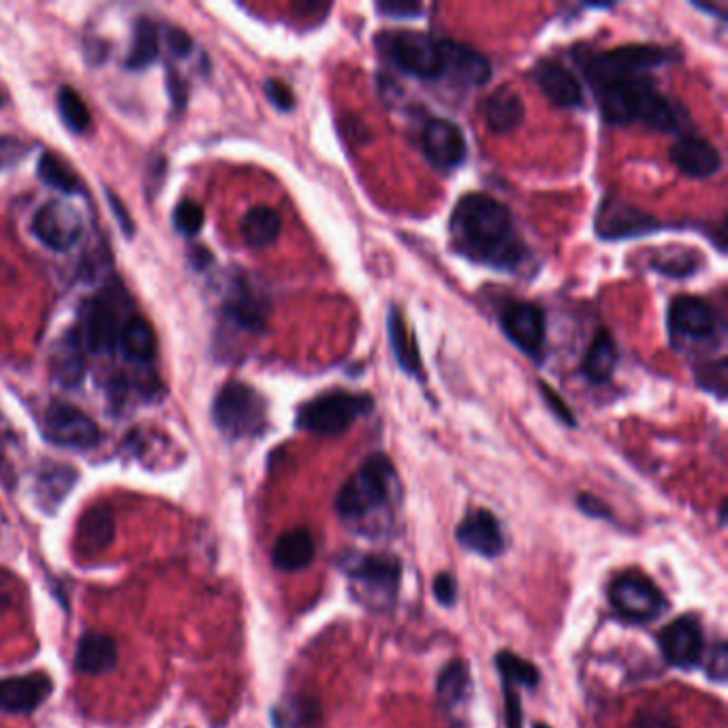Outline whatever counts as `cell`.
I'll return each instance as SVG.
<instances>
[{"label":"cell","instance_id":"obj_38","mask_svg":"<svg viewBox=\"0 0 728 728\" xmlns=\"http://www.w3.org/2000/svg\"><path fill=\"white\" fill-rule=\"evenodd\" d=\"M319 705L310 699H297L285 709H278L276 716H281L276 723L278 727L299 728L314 725L319 720Z\"/></svg>","mask_w":728,"mask_h":728},{"label":"cell","instance_id":"obj_49","mask_svg":"<svg viewBox=\"0 0 728 728\" xmlns=\"http://www.w3.org/2000/svg\"><path fill=\"white\" fill-rule=\"evenodd\" d=\"M434 596L442 607H453L457 602V582L451 573H438L434 580Z\"/></svg>","mask_w":728,"mask_h":728},{"label":"cell","instance_id":"obj_46","mask_svg":"<svg viewBox=\"0 0 728 728\" xmlns=\"http://www.w3.org/2000/svg\"><path fill=\"white\" fill-rule=\"evenodd\" d=\"M265 97L278 109V111H291L295 107V95L291 88L281 80H267L265 82Z\"/></svg>","mask_w":728,"mask_h":728},{"label":"cell","instance_id":"obj_3","mask_svg":"<svg viewBox=\"0 0 728 728\" xmlns=\"http://www.w3.org/2000/svg\"><path fill=\"white\" fill-rule=\"evenodd\" d=\"M397 475L393 462L385 453H372L361 466L344 481L336 496V511L342 520L361 522L381 509H387Z\"/></svg>","mask_w":728,"mask_h":728},{"label":"cell","instance_id":"obj_24","mask_svg":"<svg viewBox=\"0 0 728 728\" xmlns=\"http://www.w3.org/2000/svg\"><path fill=\"white\" fill-rule=\"evenodd\" d=\"M466 88L486 86L491 80V64L479 49L446 39V77Z\"/></svg>","mask_w":728,"mask_h":728},{"label":"cell","instance_id":"obj_47","mask_svg":"<svg viewBox=\"0 0 728 728\" xmlns=\"http://www.w3.org/2000/svg\"><path fill=\"white\" fill-rule=\"evenodd\" d=\"M728 673V647L727 641H718L712 652H709V663H707V676L709 680L723 681L727 680Z\"/></svg>","mask_w":728,"mask_h":728},{"label":"cell","instance_id":"obj_2","mask_svg":"<svg viewBox=\"0 0 728 728\" xmlns=\"http://www.w3.org/2000/svg\"><path fill=\"white\" fill-rule=\"evenodd\" d=\"M596 98L609 124L641 122L660 133L681 129L680 107L665 97L647 75L600 84L596 86Z\"/></svg>","mask_w":728,"mask_h":728},{"label":"cell","instance_id":"obj_14","mask_svg":"<svg viewBox=\"0 0 728 728\" xmlns=\"http://www.w3.org/2000/svg\"><path fill=\"white\" fill-rule=\"evenodd\" d=\"M419 144L423 156L442 171L457 169L468 156V142L464 138V131L446 118L426 120Z\"/></svg>","mask_w":728,"mask_h":728},{"label":"cell","instance_id":"obj_50","mask_svg":"<svg viewBox=\"0 0 728 728\" xmlns=\"http://www.w3.org/2000/svg\"><path fill=\"white\" fill-rule=\"evenodd\" d=\"M577 506L592 520H613L611 509L600 498H596L592 493H580L577 496Z\"/></svg>","mask_w":728,"mask_h":728},{"label":"cell","instance_id":"obj_9","mask_svg":"<svg viewBox=\"0 0 728 728\" xmlns=\"http://www.w3.org/2000/svg\"><path fill=\"white\" fill-rule=\"evenodd\" d=\"M609 600L613 611L634 624H647L660 618L669 602L660 587L643 573H622L609 585Z\"/></svg>","mask_w":728,"mask_h":728},{"label":"cell","instance_id":"obj_33","mask_svg":"<svg viewBox=\"0 0 728 728\" xmlns=\"http://www.w3.org/2000/svg\"><path fill=\"white\" fill-rule=\"evenodd\" d=\"M158 58V28L152 20H140L133 33V46L127 58L129 71H144Z\"/></svg>","mask_w":728,"mask_h":728},{"label":"cell","instance_id":"obj_10","mask_svg":"<svg viewBox=\"0 0 728 728\" xmlns=\"http://www.w3.org/2000/svg\"><path fill=\"white\" fill-rule=\"evenodd\" d=\"M44 432L49 442L67 449H95L100 440L98 426L77 406L53 399L44 415Z\"/></svg>","mask_w":728,"mask_h":728},{"label":"cell","instance_id":"obj_48","mask_svg":"<svg viewBox=\"0 0 728 728\" xmlns=\"http://www.w3.org/2000/svg\"><path fill=\"white\" fill-rule=\"evenodd\" d=\"M377 9L387 15V17H395V20H410V17H419L423 13V7L419 2H402V0H389V2H379Z\"/></svg>","mask_w":728,"mask_h":728},{"label":"cell","instance_id":"obj_28","mask_svg":"<svg viewBox=\"0 0 728 728\" xmlns=\"http://www.w3.org/2000/svg\"><path fill=\"white\" fill-rule=\"evenodd\" d=\"M387 336L391 350L397 359V366L415 377V379H423V366H421V355L417 348V341L413 336V332L406 325L404 314L399 312V308H391L387 314Z\"/></svg>","mask_w":728,"mask_h":728},{"label":"cell","instance_id":"obj_19","mask_svg":"<svg viewBox=\"0 0 728 728\" xmlns=\"http://www.w3.org/2000/svg\"><path fill=\"white\" fill-rule=\"evenodd\" d=\"M86 346L80 330H67L60 338H56L49 353V370L53 381L60 387H80L86 377Z\"/></svg>","mask_w":728,"mask_h":728},{"label":"cell","instance_id":"obj_31","mask_svg":"<svg viewBox=\"0 0 728 728\" xmlns=\"http://www.w3.org/2000/svg\"><path fill=\"white\" fill-rule=\"evenodd\" d=\"M240 231L243 242L250 248H267L278 240L283 231V218L270 205H254L243 214Z\"/></svg>","mask_w":728,"mask_h":728},{"label":"cell","instance_id":"obj_53","mask_svg":"<svg viewBox=\"0 0 728 728\" xmlns=\"http://www.w3.org/2000/svg\"><path fill=\"white\" fill-rule=\"evenodd\" d=\"M720 524L723 526L727 524V502H723V506H720Z\"/></svg>","mask_w":728,"mask_h":728},{"label":"cell","instance_id":"obj_43","mask_svg":"<svg viewBox=\"0 0 728 728\" xmlns=\"http://www.w3.org/2000/svg\"><path fill=\"white\" fill-rule=\"evenodd\" d=\"M654 270H658L663 276H669V278H685L696 272V259L692 254L663 259L654 263Z\"/></svg>","mask_w":728,"mask_h":728},{"label":"cell","instance_id":"obj_16","mask_svg":"<svg viewBox=\"0 0 728 728\" xmlns=\"http://www.w3.org/2000/svg\"><path fill=\"white\" fill-rule=\"evenodd\" d=\"M33 229L39 242L46 243L51 250L64 252L80 242L84 234V220L75 207L60 201H49L35 214Z\"/></svg>","mask_w":728,"mask_h":728},{"label":"cell","instance_id":"obj_45","mask_svg":"<svg viewBox=\"0 0 728 728\" xmlns=\"http://www.w3.org/2000/svg\"><path fill=\"white\" fill-rule=\"evenodd\" d=\"M26 152H28V146L20 142L17 138L0 135V171L17 165L26 156Z\"/></svg>","mask_w":728,"mask_h":728},{"label":"cell","instance_id":"obj_18","mask_svg":"<svg viewBox=\"0 0 728 728\" xmlns=\"http://www.w3.org/2000/svg\"><path fill=\"white\" fill-rule=\"evenodd\" d=\"M80 336L84 341V346L97 355L111 353L118 346V319L111 306L100 299V297H91L82 303L80 308Z\"/></svg>","mask_w":728,"mask_h":728},{"label":"cell","instance_id":"obj_32","mask_svg":"<svg viewBox=\"0 0 728 728\" xmlns=\"http://www.w3.org/2000/svg\"><path fill=\"white\" fill-rule=\"evenodd\" d=\"M118 344L122 355L131 361H150L156 350V336L152 325L142 317H131L124 321Z\"/></svg>","mask_w":728,"mask_h":728},{"label":"cell","instance_id":"obj_30","mask_svg":"<svg viewBox=\"0 0 728 728\" xmlns=\"http://www.w3.org/2000/svg\"><path fill=\"white\" fill-rule=\"evenodd\" d=\"M470 696V671L464 660H451L437 680V701L442 712L460 709Z\"/></svg>","mask_w":728,"mask_h":728},{"label":"cell","instance_id":"obj_1","mask_svg":"<svg viewBox=\"0 0 728 728\" xmlns=\"http://www.w3.org/2000/svg\"><path fill=\"white\" fill-rule=\"evenodd\" d=\"M451 238L457 252L500 272H515L528 259L511 210L486 193L464 194L455 203Z\"/></svg>","mask_w":728,"mask_h":728},{"label":"cell","instance_id":"obj_23","mask_svg":"<svg viewBox=\"0 0 728 728\" xmlns=\"http://www.w3.org/2000/svg\"><path fill=\"white\" fill-rule=\"evenodd\" d=\"M533 80L540 93L553 105L575 109L583 105V91L577 77L556 60H540L533 69Z\"/></svg>","mask_w":728,"mask_h":728},{"label":"cell","instance_id":"obj_37","mask_svg":"<svg viewBox=\"0 0 728 728\" xmlns=\"http://www.w3.org/2000/svg\"><path fill=\"white\" fill-rule=\"evenodd\" d=\"M58 114L62 118V122L73 131V133H84L91 127V111L84 103V98L80 97L71 86H62L58 91Z\"/></svg>","mask_w":728,"mask_h":728},{"label":"cell","instance_id":"obj_52","mask_svg":"<svg viewBox=\"0 0 728 728\" xmlns=\"http://www.w3.org/2000/svg\"><path fill=\"white\" fill-rule=\"evenodd\" d=\"M109 196V201H111V210L118 214V218H120V225L124 227V231L131 236L133 234V225H131V216L127 214V210L122 207V203L114 196V194L109 193L107 194Z\"/></svg>","mask_w":728,"mask_h":728},{"label":"cell","instance_id":"obj_5","mask_svg":"<svg viewBox=\"0 0 728 728\" xmlns=\"http://www.w3.org/2000/svg\"><path fill=\"white\" fill-rule=\"evenodd\" d=\"M374 397L370 393L355 391H327L297 410V428L317 437H341L357 419L370 415Z\"/></svg>","mask_w":728,"mask_h":728},{"label":"cell","instance_id":"obj_21","mask_svg":"<svg viewBox=\"0 0 728 728\" xmlns=\"http://www.w3.org/2000/svg\"><path fill=\"white\" fill-rule=\"evenodd\" d=\"M51 688L53 683L46 673L0 680V712L31 714L48 701Z\"/></svg>","mask_w":728,"mask_h":728},{"label":"cell","instance_id":"obj_11","mask_svg":"<svg viewBox=\"0 0 728 728\" xmlns=\"http://www.w3.org/2000/svg\"><path fill=\"white\" fill-rule=\"evenodd\" d=\"M665 227L667 225H663L658 218L616 196L605 199L596 212V234L609 242L649 236Z\"/></svg>","mask_w":728,"mask_h":728},{"label":"cell","instance_id":"obj_4","mask_svg":"<svg viewBox=\"0 0 728 728\" xmlns=\"http://www.w3.org/2000/svg\"><path fill=\"white\" fill-rule=\"evenodd\" d=\"M379 49L402 73L438 82L446 77V39H437L417 31H391L377 39Z\"/></svg>","mask_w":728,"mask_h":728},{"label":"cell","instance_id":"obj_29","mask_svg":"<svg viewBox=\"0 0 728 728\" xmlns=\"http://www.w3.org/2000/svg\"><path fill=\"white\" fill-rule=\"evenodd\" d=\"M618 368V346L607 330H598L583 357V377L594 385H605Z\"/></svg>","mask_w":728,"mask_h":728},{"label":"cell","instance_id":"obj_20","mask_svg":"<svg viewBox=\"0 0 728 728\" xmlns=\"http://www.w3.org/2000/svg\"><path fill=\"white\" fill-rule=\"evenodd\" d=\"M227 317L246 332H261L272 312L270 299L246 278H238L225 301Z\"/></svg>","mask_w":728,"mask_h":728},{"label":"cell","instance_id":"obj_40","mask_svg":"<svg viewBox=\"0 0 728 728\" xmlns=\"http://www.w3.org/2000/svg\"><path fill=\"white\" fill-rule=\"evenodd\" d=\"M696 381L701 387L716 393L723 399L727 393V361L720 359L712 366H705L703 370L696 372Z\"/></svg>","mask_w":728,"mask_h":728},{"label":"cell","instance_id":"obj_13","mask_svg":"<svg viewBox=\"0 0 728 728\" xmlns=\"http://www.w3.org/2000/svg\"><path fill=\"white\" fill-rule=\"evenodd\" d=\"M658 647L665 660L678 669L690 671L703 660L705 636L694 616H681L669 622L658 634Z\"/></svg>","mask_w":728,"mask_h":728},{"label":"cell","instance_id":"obj_27","mask_svg":"<svg viewBox=\"0 0 728 728\" xmlns=\"http://www.w3.org/2000/svg\"><path fill=\"white\" fill-rule=\"evenodd\" d=\"M314 553L317 545L312 535L303 528H295L276 540L272 549V562L283 573H297L312 564Z\"/></svg>","mask_w":728,"mask_h":728},{"label":"cell","instance_id":"obj_6","mask_svg":"<svg viewBox=\"0 0 728 728\" xmlns=\"http://www.w3.org/2000/svg\"><path fill=\"white\" fill-rule=\"evenodd\" d=\"M342 571L357 587V598L368 609H389L395 602L402 562L389 553H350L342 560Z\"/></svg>","mask_w":728,"mask_h":728},{"label":"cell","instance_id":"obj_15","mask_svg":"<svg viewBox=\"0 0 728 728\" xmlns=\"http://www.w3.org/2000/svg\"><path fill=\"white\" fill-rule=\"evenodd\" d=\"M669 330L680 341H714L720 327L716 310L701 297L680 295L669 306Z\"/></svg>","mask_w":728,"mask_h":728},{"label":"cell","instance_id":"obj_41","mask_svg":"<svg viewBox=\"0 0 728 728\" xmlns=\"http://www.w3.org/2000/svg\"><path fill=\"white\" fill-rule=\"evenodd\" d=\"M502 694H504V723L506 728H524V707L522 696L513 683L502 681Z\"/></svg>","mask_w":728,"mask_h":728},{"label":"cell","instance_id":"obj_22","mask_svg":"<svg viewBox=\"0 0 728 728\" xmlns=\"http://www.w3.org/2000/svg\"><path fill=\"white\" fill-rule=\"evenodd\" d=\"M671 163L681 174L690 178H712L723 167V156L718 147L705 138L699 135H683L669 152Z\"/></svg>","mask_w":728,"mask_h":728},{"label":"cell","instance_id":"obj_26","mask_svg":"<svg viewBox=\"0 0 728 728\" xmlns=\"http://www.w3.org/2000/svg\"><path fill=\"white\" fill-rule=\"evenodd\" d=\"M118 663V647L111 636L88 632L80 639L75 649V669L84 676H105Z\"/></svg>","mask_w":728,"mask_h":728},{"label":"cell","instance_id":"obj_35","mask_svg":"<svg viewBox=\"0 0 728 728\" xmlns=\"http://www.w3.org/2000/svg\"><path fill=\"white\" fill-rule=\"evenodd\" d=\"M111 536H114V517L109 509L105 506L91 509L80 524V540L86 542L91 551H95V549H103L105 545H109Z\"/></svg>","mask_w":728,"mask_h":728},{"label":"cell","instance_id":"obj_12","mask_svg":"<svg viewBox=\"0 0 728 728\" xmlns=\"http://www.w3.org/2000/svg\"><path fill=\"white\" fill-rule=\"evenodd\" d=\"M500 327L522 353L535 361H542L547 325L538 306L530 301H509L500 310Z\"/></svg>","mask_w":728,"mask_h":728},{"label":"cell","instance_id":"obj_54","mask_svg":"<svg viewBox=\"0 0 728 728\" xmlns=\"http://www.w3.org/2000/svg\"><path fill=\"white\" fill-rule=\"evenodd\" d=\"M535 728H551L549 725H545V723H536Z\"/></svg>","mask_w":728,"mask_h":728},{"label":"cell","instance_id":"obj_34","mask_svg":"<svg viewBox=\"0 0 728 728\" xmlns=\"http://www.w3.org/2000/svg\"><path fill=\"white\" fill-rule=\"evenodd\" d=\"M496 669L502 681L513 683L515 688H530L535 690L540 681V673L535 665L509 649H502L496 654Z\"/></svg>","mask_w":728,"mask_h":728},{"label":"cell","instance_id":"obj_39","mask_svg":"<svg viewBox=\"0 0 728 728\" xmlns=\"http://www.w3.org/2000/svg\"><path fill=\"white\" fill-rule=\"evenodd\" d=\"M203 220H205V212L194 201H182L174 212V225L187 238H193L201 231Z\"/></svg>","mask_w":728,"mask_h":728},{"label":"cell","instance_id":"obj_36","mask_svg":"<svg viewBox=\"0 0 728 728\" xmlns=\"http://www.w3.org/2000/svg\"><path fill=\"white\" fill-rule=\"evenodd\" d=\"M39 176L41 180L49 184L51 189H58L62 193L67 194H80L84 193V184L82 180L53 154L46 152L41 158H39Z\"/></svg>","mask_w":728,"mask_h":728},{"label":"cell","instance_id":"obj_42","mask_svg":"<svg viewBox=\"0 0 728 728\" xmlns=\"http://www.w3.org/2000/svg\"><path fill=\"white\" fill-rule=\"evenodd\" d=\"M632 728H680L676 716L669 709L663 707H652V709H639Z\"/></svg>","mask_w":728,"mask_h":728},{"label":"cell","instance_id":"obj_44","mask_svg":"<svg viewBox=\"0 0 728 728\" xmlns=\"http://www.w3.org/2000/svg\"><path fill=\"white\" fill-rule=\"evenodd\" d=\"M538 389L542 391V399H545V404L551 408V413H553L564 426L575 428V426H577V419L573 417V413H571V408L564 404V399H562L553 389L549 387V385H545V383H538Z\"/></svg>","mask_w":728,"mask_h":728},{"label":"cell","instance_id":"obj_7","mask_svg":"<svg viewBox=\"0 0 728 728\" xmlns=\"http://www.w3.org/2000/svg\"><path fill=\"white\" fill-rule=\"evenodd\" d=\"M212 419L227 438L256 437L265 428L267 402L256 389L234 381L218 391L212 406Z\"/></svg>","mask_w":728,"mask_h":728},{"label":"cell","instance_id":"obj_17","mask_svg":"<svg viewBox=\"0 0 728 728\" xmlns=\"http://www.w3.org/2000/svg\"><path fill=\"white\" fill-rule=\"evenodd\" d=\"M455 538L468 551L484 558H498L506 549V540L498 517L487 509L470 511L457 526Z\"/></svg>","mask_w":728,"mask_h":728},{"label":"cell","instance_id":"obj_25","mask_svg":"<svg viewBox=\"0 0 728 728\" xmlns=\"http://www.w3.org/2000/svg\"><path fill=\"white\" fill-rule=\"evenodd\" d=\"M481 111L487 129L493 135L513 133L524 122L526 116L524 100L509 86H500L493 93H489V97L484 100Z\"/></svg>","mask_w":728,"mask_h":728},{"label":"cell","instance_id":"obj_8","mask_svg":"<svg viewBox=\"0 0 728 728\" xmlns=\"http://www.w3.org/2000/svg\"><path fill=\"white\" fill-rule=\"evenodd\" d=\"M671 60H676V53L671 49L636 44V46H624V48L589 53L587 60L583 62V71L596 88V86L613 82V80L641 77L647 71L660 69Z\"/></svg>","mask_w":728,"mask_h":728},{"label":"cell","instance_id":"obj_51","mask_svg":"<svg viewBox=\"0 0 728 728\" xmlns=\"http://www.w3.org/2000/svg\"><path fill=\"white\" fill-rule=\"evenodd\" d=\"M167 46L174 56L187 58L193 51V39L180 28H167Z\"/></svg>","mask_w":728,"mask_h":728}]
</instances>
